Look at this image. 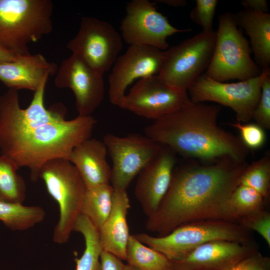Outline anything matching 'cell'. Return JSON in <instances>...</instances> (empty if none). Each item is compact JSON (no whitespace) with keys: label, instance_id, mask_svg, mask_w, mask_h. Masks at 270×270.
I'll return each instance as SVG.
<instances>
[{"label":"cell","instance_id":"cell-8","mask_svg":"<svg viewBox=\"0 0 270 270\" xmlns=\"http://www.w3.org/2000/svg\"><path fill=\"white\" fill-rule=\"evenodd\" d=\"M216 32L202 30L164 50V59L158 74L170 86L187 92L206 70L211 60Z\"/></svg>","mask_w":270,"mask_h":270},{"label":"cell","instance_id":"cell-19","mask_svg":"<svg viewBox=\"0 0 270 270\" xmlns=\"http://www.w3.org/2000/svg\"><path fill=\"white\" fill-rule=\"evenodd\" d=\"M103 140L89 138L72 150L68 160L75 166L86 188L110 184L111 168Z\"/></svg>","mask_w":270,"mask_h":270},{"label":"cell","instance_id":"cell-36","mask_svg":"<svg viewBox=\"0 0 270 270\" xmlns=\"http://www.w3.org/2000/svg\"><path fill=\"white\" fill-rule=\"evenodd\" d=\"M18 55L0 46V64L12 61Z\"/></svg>","mask_w":270,"mask_h":270},{"label":"cell","instance_id":"cell-2","mask_svg":"<svg viewBox=\"0 0 270 270\" xmlns=\"http://www.w3.org/2000/svg\"><path fill=\"white\" fill-rule=\"evenodd\" d=\"M247 164L227 158L174 168L169 188L156 212L148 217L146 228L164 236L193 221L236 223L228 199Z\"/></svg>","mask_w":270,"mask_h":270},{"label":"cell","instance_id":"cell-30","mask_svg":"<svg viewBox=\"0 0 270 270\" xmlns=\"http://www.w3.org/2000/svg\"><path fill=\"white\" fill-rule=\"evenodd\" d=\"M217 0H196L190 12V19L206 32L213 31V22Z\"/></svg>","mask_w":270,"mask_h":270},{"label":"cell","instance_id":"cell-35","mask_svg":"<svg viewBox=\"0 0 270 270\" xmlns=\"http://www.w3.org/2000/svg\"><path fill=\"white\" fill-rule=\"evenodd\" d=\"M240 3L246 10L268 13V8L266 0H243Z\"/></svg>","mask_w":270,"mask_h":270},{"label":"cell","instance_id":"cell-29","mask_svg":"<svg viewBox=\"0 0 270 270\" xmlns=\"http://www.w3.org/2000/svg\"><path fill=\"white\" fill-rule=\"evenodd\" d=\"M237 224L256 232L270 246V212L266 208L239 218Z\"/></svg>","mask_w":270,"mask_h":270},{"label":"cell","instance_id":"cell-32","mask_svg":"<svg viewBox=\"0 0 270 270\" xmlns=\"http://www.w3.org/2000/svg\"><path fill=\"white\" fill-rule=\"evenodd\" d=\"M252 119L264 130L270 128V75L262 82L260 100Z\"/></svg>","mask_w":270,"mask_h":270},{"label":"cell","instance_id":"cell-23","mask_svg":"<svg viewBox=\"0 0 270 270\" xmlns=\"http://www.w3.org/2000/svg\"><path fill=\"white\" fill-rule=\"evenodd\" d=\"M114 190L110 184L86 188L81 214L86 216L98 230L112 210Z\"/></svg>","mask_w":270,"mask_h":270},{"label":"cell","instance_id":"cell-11","mask_svg":"<svg viewBox=\"0 0 270 270\" xmlns=\"http://www.w3.org/2000/svg\"><path fill=\"white\" fill-rule=\"evenodd\" d=\"M122 38L110 23L98 18H82L76 34L66 48L91 68L104 74L116 60Z\"/></svg>","mask_w":270,"mask_h":270},{"label":"cell","instance_id":"cell-1","mask_svg":"<svg viewBox=\"0 0 270 270\" xmlns=\"http://www.w3.org/2000/svg\"><path fill=\"white\" fill-rule=\"evenodd\" d=\"M46 82L34 92L30 105L20 104L18 90L9 89L0 96V152L18 168L30 170L31 180L54 158L68 160L75 146L91 138L96 121L92 116L78 115L66 120L60 108L44 105Z\"/></svg>","mask_w":270,"mask_h":270},{"label":"cell","instance_id":"cell-13","mask_svg":"<svg viewBox=\"0 0 270 270\" xmlns=\"http://www.w3.org/2000/svg\"><path fill=\"white\" fill-rule=\"evenodd\" d=\"M190 100L186 92L170 86L156 75L140 79L126 94L119 107L154 121Z\"/></svg>","mask_w":270,"mask_h":270},{"label":"cell","instance_id":"cell-16","mask_svg":"<svg viewBox=\"0 0 270 270\" xmlns=\"http://www.w3.org/2000/svg\"><path fill=\"white\" fill-rule=\"evenodd\" d=\"M257 250L255 244L210 241L196 248L183 260L172 262L174 270H228Z\"/></svg>","mask_w":270,"mask_h":270},{"label":"cell","instance_id":"cell-28","mask_svg":"<svg viewBox=\"0 0 270 270\" xmlns=\"http://www.w3.org/2000/svg\"><path fill=\"white\" fill-rule=\"evenodd\" d=\"M268 202L256 190L248 186L238 185L230 194L229 206L237 223L239 218L265 209Z\"/></svg>","mask_w":270,"mask_h":270},{"label":"cell","instance_id":"cell-34","mask_svg":"<svg viewBox=\"0 0 270 270\" xmlns=\"http://www.w3.org/2000/svg\"><path fill=\"white\" fill-rule=\"evenodd\" d=\"M100 270H124L125 264L114 254L102 250L100 256Z\"/></svg>","mask_w":270,"mask_h":270},{"label":"cell","instance_id":"cell-6","mask_svg":"<svg viewBox=\"0 0 270 270\" xmlns=\"http://www.w3.org/2000/svg\"><path fill=\"white\" fill-rule=\"evenodd\" d=\"M40 178L59 207L60 218L54 230L53 240L58 244H66L81 214L86 188L75 166L64 158L45 163L40 170Z\"/></svg>","mask_w":270,"mask_h":270},{"label":"cell","instance_id":"cell-24","mask_svg":"<svg viewBox=\"0 0 270 270\" xmlns=\"http://www.w3.org/2000/svg\"><path fill=\"white\" fill-rule=\"evenodd\" d=\"M128 264L140 270H174V264L162 253L140 242L130 235L126 247Z\"/></svg>","mask_w":270,"mask_h":270},{"label":"cell","instance_id":"cell-27","mask_svg":"<svg viewBox=\"0 0 270 270\" xmlns=\"http://www.w3.org/2000/svg\"><path fill=\"white\" fill-rule=\"evenodd\" d=\"M238 185L252 188L268 203L270 196V153L266 152L259 160L247 164L238 180Z\"/></svg>","mask_w":270,"mask_h":270},{"label":"cell","instance_id":"cell-20","mask_svg":"<svg viewBox=\"0 0 270 270\" xmlns=\"http://www.w3.org/2000/svg\"><path fill=\"white\" fill-rule=\"evenodd\" d=\"M130 208L126 190H114L112 210L98 229L102 250L124 260L126 247L130 236L126 220Z\"/></svg>","mask_w":270,"mask_h":270},{"label":"cell","instance_id":"cell-33","mask_svg":"<svg viewBox=\"0 0 270 270\" xmlns=\"http://www.w3.org/2000/svg\"><path fill=\"white\" fill-rule=\"evenodd\" d=\"M228 270H270V258L257 250Z\"/></svg>","mask_w":270,"mask_h":270},{"label":"cell","instance_id":"cell-12","mask_svg":"<svg viewBox=\"0 0 270 270\" xmlns=\"http://www.w3.org/2000/svg\"><path fill=\"white\" fill-rule=\"evenodd\" d=\"M156 2L132 0L126 6V14L120 24L122 38L130 45H141L162 50L169 46L168 37L190 29H178L157 10Z\"/></svg>","mask_w":270,"mask_h":270},{"label":"cell","instance_id":"cell-5","mask_svg":"<svg viewBox=\"0 0 270 270\" xmlns=\"http://www.w3.org/2000/svg\"><path fill=\"white\" fill-rule=\"evenodd\" d=\"M52 12L50 0H0V46L29 54L28 45L52 32Z\"/></svg>","mask_w":270,"mask_h":270},{"label":"cell","instance_id":"cell-31","mask_svg":"<svg viewBox=\"0 0 270 270\" xmlns=\"http://www.w3.org/2000/svg\"><path fill=\"white\" fill-rule=\"evenodd\" d=\"M238 130L244 144L250 150L261 148L266 139L264 130L256 124H244L238 122L229 124Z\"/></svg>","mask_w":270,"mask_h":270},{"label":"cell","instance_id":"cell-9","mask_svg":"<svg viewBox=\"0 0 270 270\" xmlns=\"http://www.w3.org/2000/svg\"><path fill=\"white\" fill-rule=\"evenodd\" d=\"M269 75L270 68L262 70L254 78L228 83L215 80L204 72L188 90L192 102H212L229 107L234 112L236 122L245 124L252 119L262 82Z\"/></svg>","mask_w":270,"mask_h":270},{"label":"cell","instance_id":"cell-10","mask_svg":"<svg viewBox=\"0 0 270 270\" xmlns=\"http://www.w3.org/2000/svg\"><path fill=\"white\" fill-rule=\"evenodd\" d=\"M112 162L110 183L114 190H126L134 178L161 152L164 146L146 135L104 136Z\"/></svg>","mask_w":270,"mask_h":270},{"label":"cell","instance_id":"cell-7","mask_svg":"<svg viewBox=\"0 0 270 270\" xmlns=\"http://www.w3.org/2000/svg\"><path fill=\"white\" fill-rule=\"evenodd\" d=\"M238 26L234 14L226 12L219 16L212 56L204 72L215 80H244L262 72L251 57L249 42Z\"/></svg>","mask_w":270,"mask_h":270},{"label":"cell","instance_id":"cell-26","mask_svg":"<svg viewBox=\"0 0 270 270\" xmlns=\"http://www.w3.org/2000/svg\"><path fill=\"white\" fill-rule=\"evenodd\" d=\"M18 165L11 159L0 155V201L22 204L26 196V184L17 172Z\"/></svg>","mask_w":270,"mask_h":270},{"label":"cell","instance_id":"cell-21","mask_svg":"<svg viewBox=\"0 0 270 270\" xmlns=\"http://www.w3.org/2000/svg\"><path fill=\"white\" fill-rule=\"evenodd\" d=\"M234 16L238 26L243 28L250 38L256 63L262 71L270 68V14L244 10Z\"/></svg>","mask_w":270,"mask_h":270},{"label":"cell","instance_id":"cell-37","mask_svg":"<svg viewBox=\"0 0 270 270\" xmlns=\"http://www.w3.org/2000/svg\"><path fill=\"white\" fill-rule=\"evenodd\" d=\"M154 2L164 3L174 7L184 6L187 4V2L185 0H156Z\"/></svg>","mask_w":270,"mask_h":270},{"label":"cell","instance_id":"cell-17","mask_svg":"<svg viewBox=\"0 0 270 270\" xmlns=\"http://www.w3.org/2000/svg\"><path fill=\"white\" fill-rule=\"evenodd\" d=\"M173 152L164 147L138 174L134 194L148 217L156 212L169 188L176 163Z\"/></svg>","mask_w":270,"mask_h":270},{"label":"cell","instance_id":"cell-38","mask_svg":"<svg viewBox=\"0 0 270 270\" xmlns=\"http://www.w3.org/2000/svg\"><path fill=\"white\" fill-rule=\"evenodd\" d=\"M124 270H140L139 268L134 266L127 264H125Z\"/></svg>","mask_w":270,"mask_h":270},{"label":"cell","instance_id":"cell-18","mask_svg":"<svg viewBox=\"0 0 270 270\" xmlns=\"http://www.w3.org/2000/svg\"><path fill=\"white\" fill-rule=\"evenodd\" d=\"M58 68L42 54H18L14 60L0 64V81L9 89L34 92L56 74Z\"/></svg>","mask_w":270,"mask_h":270},{"label":"cell","instance_id":"cell-4","mask_svg":"<svg viewBox=\"0 0 270 270\" xmlns=\"http://www.w3.org/2000/svg\"><path fill=\"white\" fill-rule=\"evenodd\" d=\"M252 231L240 224L224 220H204L182 224L166 235H134L142 243L162 253L172 262L181 260L208 242L226 240L253 244Z\"/></svg>","mask_w":270,"mask_h":270},{"label":"cell","instance_id":"cell-22","mask_svg":"<svg viewBox=\"0 0 270 270\" xmlns=\"http://www.w3.org/2000/svg\"><path fill=\"white\" fill-rule=\"evenodd\" d=\"M74 231L80 232L85 241L82 256L76 258V270H100V256L102 248L98 230L84 215L80 214L75 222Z\"/></svg>","mask_w":270,"mask_h":270},{"label":"cell","instance_id":"cell-15","mask_svg":"<svg viewBox=\"0 0 270 270\" xmlns=\"http://www.w3.org/2000/svg\"><path fill=\"white\" fill-rule=\"evenodd\" d=\"M164 59V50L156 48L130 45L116 60L108 76L110 102L119 107L127 88L135 80L158 75Z\"/></svg>","mask_w":270,"mask_h":270},{"label":"cell","instance_id":"cell-25","mask_svg":"<svg viewBox=\"0 0 270 270\" xmlns=\"http://www.w3.org/2000/svg\"><path fill=\"white\" fill-rule=\"evenodd\" d=\"M46 216L44 208L0 201V220L12 230L22 231L41 222Z\"/></svg>","mask_w":270,"mask_h":270},{"label":"cell","instance_id":"cell-14","mask_svg":"<svg viewBox=\"0 0 270 270\" xmlns=\"http://www.w3.org/2000/svg\"><path fill=\"white\" fill-rule=\"evenodd\" d=\"M103 76L72 54L58 68L54 84L58 88H69L72 91L78 115L91 116L104 98Z\"/></svg>","mask_w":270,"mask_h":270},{"label":"cell","instance_id":"cell-3","mask_svg":"<svg viewBox=\"0 0 270 270\" xmlns=\"http://www.w3.org/2000/svg\"><path fill=\"white\" fill-rule=\"evenodd\" d=\"M220 107L190 100L146 126L145 135L180 155L208 162H245L250 150L218 124Z\"/></svg>","mask_w":270,"mask_h":270}]
</instances>
